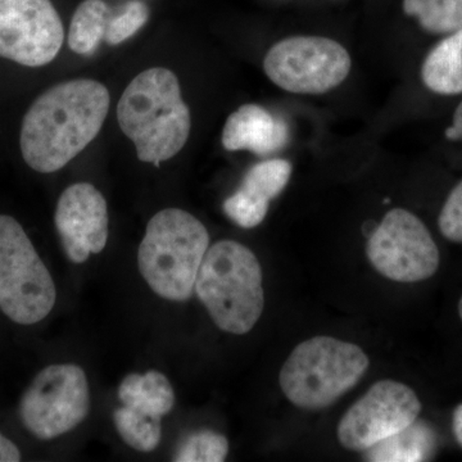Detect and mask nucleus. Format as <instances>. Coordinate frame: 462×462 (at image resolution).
I'll list each match as a JSON object with an SVG mask.
<instances>
[{"label": "nucleus", "instance_id": "f257e3e1", "mask_svg": "<svg viewBox=\"0 0 462 462\" xmlns=\"http://www.w3.org/2000/svg\"><path fill=\"white\" fill-rule=\"evenodd\" d=\"M109 109V91L89 79L54 85L29 108L21 127L23 160L41 173L63 169L98 135Z\"/></svg>", "mask_w": 462, "mask_h": 462}, {"label": "nucleus", "instance_id": "f03ea898", "mask_svg": "<svg viewBox=\"0 0 462 462\" xmlns=\"http://www.w3.org/2000/svg\"><path fill=\"white\" fill-rule=\"evenodd\" d=\"M117 120L139 160L156 166L184 148L191 129L178 78L163 67L145 69L134 79L118 102Z\"/></svg>", "mask_w": 462, "mask_h": 462}, {"label": "nucleus", "instance_id": "7ed1b4c3", "mask_svg": "<svg viewBox=\"0 0 462 462\" xmlns=\"http://www.w3.org/2000/svg\"><path fill=\"white\" fill-rule=\"evenodd\" d=\"M263 282L254 252L236 240H220L207 249L194 291L218 329L243 336L263 315Z\"/></svg>", "mask_w": 462, "mask_h": 462}, {"label": "nucleus", "instance_id": "20e7f679", "mask_svg": "<svg viewBox=\"0 0 462 462\" xmlns=\"http://www.w3.org/2000/svg\"><path fill=\"white\" fill-rule=\"evenodd\" d=\"M208 248L209 234L199 218L184 209H162L149 221L139 245V270L157 296L185 302L193 296Z\"/></svg>", "mask_w": 462, "mask_h": 462}, {"label": "nucleus", "instance_id": "39448f33", "mask_svg": "<svg viewBox=\"0 0 462 462\" xmlns=\"http://www.w3.org/2000/svg\"><path fill=\"white\" fill-rule=\"evenodd\" d=\"M370 361L355 343L318 336L300 343L282 365L279 384L294 406H330L364 378Z\"/></svg>", "mask_w": 462, "mask_h": 462}, {"label": "nucleus", "instance_id": "423d86ee", "mask_svg": "<svg viewBox=\"0 0 462 462\" xmlns=\"http://www.w3.org/2000/svg\"><path fill=\"white\" fill-rule=\"evenodd\" d=\"M57 300L56 285L25 230L0 215V310L21 325L38 324Z\"/></svg>", "mask_w": 462, "mask_h": 462}, {"label": "nucleus", "instance_id": "0eeeda50", "mask_svg": "<svg viewBox=\"0 0 462 462\" xmlns=\"http://www.w3.org/2000/svg\"><path fill=\"white\" fill-rule=\"evenodd\" d=\"M87 374L75 364L42 369L20 402V419L33 437L54 439L74 430L90 412Z\"/></svg>", "mask_w": 462, "mask_h": 462}, {"label": "nucleus", "instance_id": "6e6552de", "mask_svg": "<svg viewBox=\"0 0 462 462\" xmlns=\"http://www.w3.org/2000/svg\"><path fill=\"white\" fill-rule=\"evenodd\" d=\"M348 51L321 36H291L267 51L263 69L279 88L294 94H324L339 87L351 71Z\"/></svg>", "mask_w": 462, "mask_h": 462}, {"label": "nucleus", "instance_id": "1a4fd4ad", "mask_svg": "<svg viewBox=\"0 0 462 462\" xmlns=\"http://www.w3.org/2000/svg\"><path fill=\"white\" fill-rule=\"evenodd\" d=\"M366 254L380 275L398 282L428 281L440 263L430 231L418 216L403 208L384 216L367 240Z\"/></svg>", "mask_w": 462, "mask_h": 462}, {"label": "nucleus", "instance_id": "9d476101", "mask_svg": "<svg viewBox=\"0 0 462 462\" xmlns=\"http://www.w3.org/2000/svg\"><path fill=\"white\" fill-rule=\"evenodd\" d=\"M420 412V400L411 388L394 380H380L339 421L340 445L349 451H366L409 427Z\"/></svg>", "mask_w": 462, "mask_h": 462}, {"label": "nucleus", "instance_id": "9b49d317", "mask_svg": "<svg viewBox=\"0 0 462 462\" xmlns=\"http://www.w3.org/2000/svg\"><path fill=\"white\" fill-rule=\"evenodd\" d=\"M65 41L51 0H0V57L18 65L51 63Z\"/></svg>", "mask_w": 462, "mask_h": 462}, {"label": "nucleus", "instance_id": "f8f14e48", "mask_svg": "<svg viewBox=\"0 0 462 462\" xmlns=\"http://www.w3.org/2000/svg\"><path fill=\"white\" fill-rule=\"evenodd\" d=\"M54 221L72 263H84L90 254H100L107 245V202L89 182H78L60 194Z\"/></svg>", "mask_w": 462, "mask_h": 462}, {"label": "nucleus", "instance_id": "ddd939ff", "mask_svg": "<svg viewBox=\"0 0 462 462\" xmlns=\"http://www.w3.org/2000/svg\"><path fill=\"white\" fill-rule=\"evenodd\" d=\"M284 120L258 105H245L229 116L223 130L224 148L229 152L249 151L269 156L288 143Z\"/></svg>", "mask_w": 462, "mask_h": 462}, {"label": "nucleus", "instance_id": "4468645a", "mask_svg": "<svg viewBox=\"0 0 462 462\" xmlns=\"http://www.w3.org/2000/svg\"><path fill=\"white\" fill-rule=\"evenodd\" d=\"M436 449V430L430 422L416 419L409 427L370 447L364 456L372 462H421L433 458Z\"/></svg>", "mask_w": 462, "mask_h": 462}, {"label": "nucleus", "instance_id": "2eb2a0df", "mask_svg": "<svg viewBox=\"0 0 462 462\" xmlns=\"http://www.w3.org/2000/svg\"><path fill=\"white\" fill-rule=\"evenodd\" d=\"M118 398L124 406L160 418L171 412L175 406V391L171 383L156 370L125 376L118 387Z\"/></svg>", "mask_w": 462, "mask_h": 462}, {"label": "nucleus", "instance_id": "dca6fc26", "mask_svg": "<svg viewBox=\"0 0 462 462\" xmlns=\"http://www.w3.org/2000/svg\"><path fill=\"white\" fill-rule=\"evenodd\" d=\"M422 83L442 96L462 93V30L451 33L425 58L421 67Z\"/></svg>", "mask_w": 462, "mask_h": 462}, {"label": "nucleus", "instance_id": "f3484780", "mask_svg": "<svg viewBox=\"0 0 462 462\" xmlns=\"http://www.w3.org/2000/svg\"><path fill=\"white\" fill-rule=\"evenodd\" d=\"M109 9L103 0H84L72 17L69 32V50L89 56L105 39Z\"/></svg>", "mask_w": 462, "mask_h": 462}, {"label": "nucleus", "instance_id": "a211bd4d", "mask_svg": "<svg viewBox=\"0 0 462 462\" xmlns=\"http://www.w3.org/2000/svg\"><path fill=\"white\" fill-rule=\"evenodd\" d=\"M402 7L425 32L443 35L462 30V0H403Z\"/></svg>", "mask_w": 462, "mask_h": 462}, {"label": "nucleus", "instance_id": "6ab92c4d", "mask_svg": "<svg viewBox=\"0 0 462 462\" xmlns=\"http://www.w3.org/2000/svg\"><path fill=\"white\" fill-rule=\"evenodd\" d=\"M162 418L123 406L116 410L114 422L125 443L139 452H152L162 437Z\"/></svg>", "mask_w": 462, "mask_h": 462}, {"label": "nucleus", "instance_id": "aec40b11", "mask_svg": "<svg viewBox=\"0 0 462 462\" xmlns=\"http://www.w3.org/2000/svg\"><path fill=\"white\" fill-rule=\"evenodd\" d=\"M291 165L281 158L263 161L252 167L243 179V190L261 200L272 202L291 180Z\"/></svg>", "mask_w": 462, "mask_h": 462}, {"label": "nucleus", "instance_id": "412c9836", "mask_svg": "<svg viewBox=\"0 0 462 462\" xmlns=\"http://www.w3.org/2000/svg\"><path fill=\"white\" fill-rule=\"evenodd\" d=\"M229 454L226 437L215 430H203L189 434L173 456L176 462H223Z\"/></svg>", "mask_w": 462, "mask_h": 462}, {"label": "nucleus", "instance_id": "4be33fe9", "mask_svg": "<svg viewBox=\"0 0 462 462\" xmlns=\"http://www.w3.org/2000/svg\"><path fill=\"white\" fill-rule=\"evenodd\" d=\"M149 9L139 0L126 3L116 14H109L106 26L105 41L109 45H117L135 35L145 25Z\"/></svg>", "mask_w": 462, "mask_h": 462}, {"label": "nucleus", "instance_id": "5701e85b", "mask_svg": "<svg viewBox=\"0 0 462 462\" xmlns=\"http://www.w3.org/2000/svg\"><path fill=\"white\" fill-rule=\"evenodd\" d=\"M269 202L251 196L239 188L233 196L224 202V212L234 224L243 229H254L258 226L269 211Z\"/></svg>", "mask_w": 462, "mask_h": 462}, {"label": "nucleus", "instance_id": "b1692460", "mask_svg": "<svg viewBox=\"0 0 462 462\" xmlns=\"http://www.w3.org/2000/svg\"><path fill=\"white\" fill-rule=\"evenodd\" d=\"M438 226L446 239L462 243V180L452 189L443 205Z\"/></svg>", "mask_w": 462, "mask_h": 462}, {"label": "nucleus", "instance_id": "393cba45", "mask_svg": "<svg viewBox=\"0 0 462 462\" xmlns=\"http://www.w3.org/2000/svg\"><path fill=\"white\" fill-rule=\"evenodd\" d=\"M21 461V452L12 440L0 433V462Z\"/></svg>", "mask_w": 462, "mask_h": 462}, {"label": "nucleus", "instance_id": "a878e982", "mask_svg": "<svg viewBox=\"0 0 462 462\" xmlns=\"http://www.w3.org/2000/svg\"><path fill=\"white\" fill-rule=\"evenodd\" d=\"M445 135L448 141H462V102L460 106L456 108L454 123H452L451 126L447 127Z\"/></svg>", "mask_w": 462, "mask_h": 462}, {"label": "nucleus", "instance_id": "bb28decb", "mask_svg": "<svg viewBox=\"0 0 462 462\" xmlns=\"http://www.w3.org/2000/svg\"><path fill=\"white\" fill-rule=\"evenodd\" d=\"M452 428H454V434L458 445L462 447V403L455 410L454 418H452Z\"/></svg>", "mask_w": 462, "mask_h": 462}, {"label": "nucleus", "instance_id": "cd10ccee", "mask_svg": "<svg viewBox=\"0 0 462 462\" xmlns=\"http://www.w3.org/2000/svg\"><path fill=\"white\" fill-rule=\"evenodd\" d=\"M458 315H460V319L462 320V297L460 302H458Z\"/></svg>", "mask_w": 462, "mask_h": 462}]
</instances>
